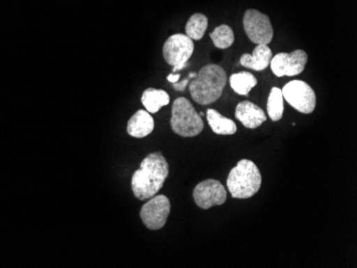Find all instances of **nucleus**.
<instances>
[{
	"instance_id": "18",
	"label": "nucleus",
	"mask_w": 357,
	"mask_h": 268,
	"mask_svg": "<svg viewBox=\"0 0 357 268\" xmlns=\"http://www.w3.org/2000/svg\"><path fill=\"white\" fill-rule=\"evenodd\" d=\"M284 97H282V89L273 87L268 99V117L272 121H280L284 115Z\"/></svg>"
},
{
	"instance_id": "8",
	"label": "nucleus",
	"mask_w": 357,
	"mask_h": 268,
	"mask_svg": "<svg viewBox=\"0 0 357 268\" xmlns=\"http://www.w3.org/2000/svg\"><path fill=\"white\" fill-rule=\"evenodd\" d=\"M172 205L166 196H154L144 204L140 211V218L148 229L160 230L165 227Z\"/></svg>"
},
{
	"instance_id": "9",
	"label": "nucleus",
	"mask_w": 357,
	"mask_h": 268,
	"mask_svg": "<svg viewBox=\"0 0 357 268\" xmlns=\"http://www.w3.org/2000/svg\"><path fill=\"white\" fill-rule=\"evenodd\" d=\"M308 56L302 49L291 54L280 53L271 60V69L278 77L300 75L306 67Z\"/></svg>"
},
{
	"instance_id": "20",
	"label": "nucleus",
	"mask_w": 357,
	"mask_h": 268,
	"mask_svg": "<svg viewBox=\"0 0 357 268\" xmlns=\"http://www.w3.org/2000/svg\"><path fill=\"white\" fill-rule=\"evenodd\" d=\"M188 81H190V78H188V79H185V81H182L181 84L174 83V90H176V91H183V90L185 89L186 85L188 84Z\"/></svg>"
},
{
	"instance_id": "15",
	"label": "nucleus",
	"mask_w": 357,
	"mask_h": 268,
	"mask_svg": "<svg viewBox=\"0 0 357 268\" xmlns=\"http://www.w3.org/2000/svg\"><path fill=\"white\" fill-rule=\"evenodd\" d=\"M170 97L167 92L164 90L154 89V88H148L142 93V103L146 110L150 113H158V110L163 106H167L169 104Z\"/></svg>"
},
{
	"instance_id": "1",
	"label": "nucleus",
	"mask_w": 357,
	"mask_h": 268,
	"mask_svg": "<svg viewBox=\"0 0 357 268\" xmlns=\"http://www.w3.org/2000/svg\"><path fill=\"white\" fill-rule=\"evenodd\" d=\"M169 175V165L163 153L154 152L144 157L132 177V191L138 200L151 199L163 188Z\"/></svg>"
},
{
	"instance_id": "12",
	"label": "nucleus",
	"mask_w": 357,
	"mask_h": 268,
	"mask_svg": "<svg viewBox=\"0 0 357 268\" xmlns=\"http://www.w3.org/2000/svg\"><path fill=\"white\" fill-rule=\"evenodd\" d=\"M273 53L270 47L266 44H259L255 47L252 55L243 54L240 58V63L242 67L254 71L261 72L270 65Z\"/></svg>"
},
{
	"instance_id": "5",
	"label": "nucleus",
	"mask_w": 357,
	"mask_h": 268,
	"mask_svg": "<svg viewBox=\"0 0 357 268\" xmlns=\"http://www.w3.org/2000/svg\"><path fill=\"white\" fill-rule=\"evenodd\" d=\"M194 49V42L186 35L176 33L168 38L164 44L163 56L168 65L174 67V73L186 67Z\"/></svg>"
},
{
	"instance_id": "10",
	"label": "nucleus",
	"mask_w": 357,
	"mask_h": 268,
	"mask_svg": "<svg viewBox=\"0 0 357 268\" xmlns=\"http://www.w3.org/2000/svg\"><path fill=\"white\" fill-rule=\"evenodd\" d=\"M195 202L202 210L214 205H222L227 200V191L218 180H206L195 187L192 193Z\"/></svg>"
},
{
	"instance_id": "2",
	"label": "nucleus",
	"mask_w": 357,
	"mask_h": 268,
	"mask_svg": "<svg viewBox=\"0 0 357 268\" xmlns=\"http://www.w3.org/2000/svg\"><path fill=\"white\" fill-rule=\"evenodd\" d=\"M227 84V74L218 65H206L190 84L192 100L200 105H210L222 97Z\"/></svg>"
},
{
	"instance_id": "14",
	"label": "nucleus",
	"mask_w": 357,
	"mask_h": 268,
	"mask_svg": "<svg viewBox=\"0 0 357 268\" xmlns=\"http://www.w3.org/2000/svg\"><path fill=\"white\" fill-rule=\"evenodd\" d=\"M206 119L211 129L218 135H234L238 131L236 124L231 119L220 115L218 110H206Z\"/></svg>"
},
{
	"instance_id": "3",
	"label": "nucleus",
	"mask_w": 357,
	"mask_h": 268,
	"mask_svg": "<svg viewBox=\"0 0 357 268\" xmlns=\"http://www.w3.org/2000/svg\"><path fill=\"white\" fill-rule=\"evenodd\" d=\"M261 183V173L256 164L242 159L229 172L227 188L234 199H248L258 193Z\"/></svg>"
},
{
	"instance_id": "13",
	"label": "nucleus",
	"mask_w": 357,
	"mask_h": 268,
	"mask_svg": "<svg viewBox=\"0 0 357 268\" xmlns=\"http://www.w3.org/2000/svg\"><path fill=\"white\" fill-rule=\"evenodd\" d=\"M154 120L147 110H138L128 120L126 131L134 138H144L149 136L154 129Z\"/></svg>"
},
{
	"instance_id": "21",
	"label": "nucleus",
	"mask_w": 357,
	"mask_h": 268,
	"mask_svg": "<svg viewBox=\"0 0 357 268\" xmlns=\"http://www.w3.org/2000/svg\"><path fill=\"white\" fill-rule=\"evenodd\" d=\"M167 79L170 83H178V81H180V74L172 73L170 75H168Z\"/></svg>"
},
{
	"instance_id": "17",
	"label": "nucleus",
	"mask_w": 357,
	"mask_h": 268,
	"mask_svg": "<svg viewBox=\"0 0 357 268\" xmlns=\"http://www.w3.org/2000/svg\"><path fill=\"white\" fill-rule=\"evenodd\" d=\"M208 28V17L202 13L192 14L185 26V33L192 40H202Z\"/></svg>"
},
{
	"instance_id": "16",
	"label": "nucleus",
	"mask_w": 357,
	"mask_h": 268,
	"mask_svg": "<svg viewBox=\"0 0 357 268\" xmlns=\"http://www.w3.org/2000/svg\"><path fill=\"white\" fill-rule=\"evenodd\" d=\"M230 86L236 93L240 95H248L252 88L256 87L258 81L250 72H241L232 74L229 78Z\"/></svg>"
},
{
	"instance_id": "7",
	"label": "nucleus",
	"mask_w": 357,
	"mask_h": 268,
	"mask_svg": "<svg viewBox=\"0 0 357 268\" xmlns=\"http://www.w3.org/2000/svg\"><path fill=\"white\" fill-rule=\"evenodd\" d=\"M243 26H244V30H245L248 39L252 43L257 44V45L259 44L268 45L272 41L274 30H273L270 19L268 15L261 13L258 10H246L244 19H243Z\"/></svg>"
},
{
	"instance_id": "19",
	"label": "nucleus",
	"mask_w": 357,
	"mask_h": 268,
	"mask_svg": "<svg viewBox=\"0 0 357 268\" xmlns=\"http://www.w3.org/2000/svg\"><path fill=\"white\" fill-rule=\"evenodd\" d=\"M210 38L218 49H226L234 44V30L228 25H220L210 33Z\"/></svg>"
},
{
	"instance_id": "6",
	"label": "nucleus",
	"mask_w": 357,
	"mask_h": 268,
	"mask_svg": "<svg viewBox=\"0 0 357 268\" xmlns=\"http://www.w3.org/2000/svg\"><path fill=\"white\" fill-rule=\"evenodd\" d=\"M282 97L289 105L305 115H310L316 108L317 97L314 89L303 81H292L282 90Z\"/></svg>"
},
{
	"instance_id": "11",
	"label": "nucleus",
	"mask_w": 357,
	"mask_h": 268,
	"mask_svg": "<svg viewBox=\"0 0 357 268\" xmlns=\"http://www.w3.org/2000/svg\"><path fill=\"white\" fill-rule=\"evenodd\" d=\"M236 118L245 126L246 129H255L266 121V113L252 102L244 101L236 108Z\"/></svg>"
},
{
	"instance_id": "4",
	"label": "nucleus",
	"mask_w": 357,
	"mask_h": 268,
	"mask_svg": "<svg viewBox=\"0 0 357 268\" xmlns=\"http://www.w3.org/2000/svg\"><path fill=\"white\" fill-rule=\"evenodd\" d=\"M170 126L176 135L190 138L199 135L204 124L190 102L185 97H178L172 104Z\"/></svg>"
}]
</instances>
